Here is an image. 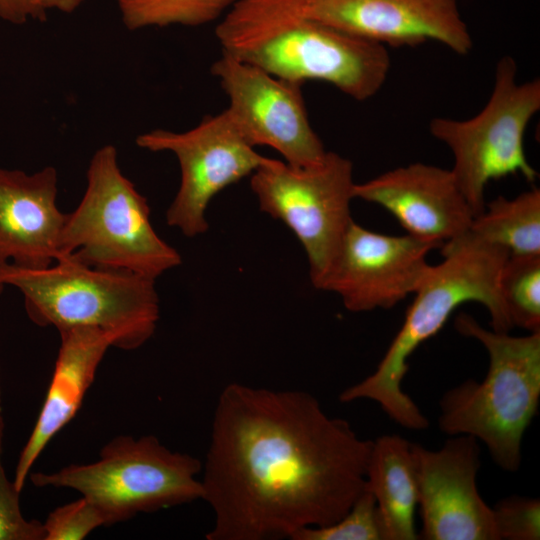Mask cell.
<instances>
[{
  "label": "cell",
  "mask_w": 540,
  "mask_h": 540,
  "mask_svg": "<svg viewBox=\"0 0 540 540\" xmlns=\"http://www.w3.org/2000/svg\"><path fill=\"white\" fill-rule=\"evenodd\" d=\"M53 166L34 173L0 167V267L43 269L60 257L66 213Z\"/></svg>",
  "instance_id": "2e32d148"
},
{
  "label": "cell",
  "mask_w": 540,
  "mask_h": 540,
  "mask_svg": "<svg viewBox=\"0 0 540 540\" xmlns=\"http://www.w3.org/2000/svg\"><path fill=\"white\" fill-rule=\"evenodd\" d=\"M468 234L509 256L540 255V190L492 200L473 218Z\"/></svg>",
  "instance_id": "d6986e66"
},
{
  "label": "cell",
  "mask_w": 540,
  "mask_h": 540,
  "mask_svg": "<svg viewBox=\"0 0 540 540\" xmlns=\"http://www.w3.org/2000/svg\"><path fill=\"white\" fill-rule=\"evenodd\" d=\"M424 540H498L492 508L476 483L479 441L453 435L439 450L413 443Z\"/></svg>",
  "instance_id": "4fadbf2b"
},
{
  "label": "cell",
  "mask_w": 540,
  "mask_h": 540,
  "mask_svg": "<svg viewBox=\"0 0 540 540\" xmlns=\"http://www.w3.org/2000/svg\"><path fill=\"white\" fill-rule=\"evenodd\" d=\"M0 18L16 24L27 21L18 0H0Z\"/></svg>",
  "instance_id": "4316f807"
},
{
  "label": "cell",
  "mask_w": 540,
  "mask_h": 540,
  "mask_svg": "<svg viewBox=\"0 0 540 540\" xmlns=\"http://www.w3.org/2000/svg\"><path fill=\"white\" fill-rule=\"evenodd\" d=\"M435 248L409 234H381L353 220L314 287L336 293L351 312L389 309L415 293L430 267L428 253Z\"/></svg>",
  "instance_id": "7c38bea8"
},
{
  "label": "cell",
  "mask_w": 540,
  "mask_h": 540,
  "mask_svg": "<svg viewBox=\"0 0 540 540\" xmlns=\"http://www.w3.org/2000/svg\"><path fill=\"white\" fill-rule=\"evenodd\" d=\"M292 540H384L374 496L365 489L339 520L300 530Z\"/></svg>",
  "instance_id": "7402d4cb"
},
{
  "label": "cell",
  "mask_w": 540,
  "mask_h": 540,
  "mask_svg": "<svg viewBox=\"0 0 540 540\" xmlns=\"http://www.w3.org/2000/svg\"><path fill=\"white\" fill-rule=\"evenodd\" d=\"M4 286L2 283H0V294L2 293L3 289H4Z\"/></svg>",
  "instance_id": "83f0119b"
},
{
  "label": "cell",
  "mask_w": 540,
  "mask_h": 540,
  "mask_svg": "<svg viewBox=\"0 0 540 540\" xmlns=\"http://www.w3.org/2000/svg\"><path fill=\"white\" fill-rule=\"evenodd\" d=\"M250 176L260 210L282 221L303 246L314 286L353 221L352 162L331 151L310 167H294L268 157Z\"/></svg>",
  "instance_id": "9c48e42d"
},
{
  "label": "cell",
  "mask_w": 540,
  "mask_h": 540,
  "mask_svg": "<svg viewBox=\"0 0 540 540\" xmlns=\"http://www.w3.org/2000/svg\"><path fill=\"white\" fill-rule=\"evenodd\" d=\"M58 332L60 346L50 385L15 470L13 482L20 491L39 455L75 417L104 355L113 347L111 337L95 327L76 326Z\"/></svg>",
  "instance_id": "e0dca14e"
},
{
  "label": "cell",
  "mask_w": 540,
  "mask_h": 540,
  "mask_svg": "<svg viewBox=\"0 0 540 540\" xmlns=\"http://www.w3.org/2000/svg\"><path fill=\"white\" fill-rule=\"evenodd\" d=\"M229 99L225 109L253 147L268 146L294 167L319 164L327 151L313 129L302 85L222 52L211 66Z\"/></svg>",
  "instance_id": "8fae6325"
},
{
  "label": "cell",
  "mask_w": 540,
  "mask_h": 540,
  "mask_svg": "<svg viewBox=\"0 0 540 540\" xmlns=\"http://www.w3.org/2000/svg\"><path fill=\"white\" fill-rule=\"evenodd\" d=\"M354 197L383 207L407 234L439 248L465 235L475 217L451 170L419 162L356 183Z\"/></svg>",
  "instance_id": "9a60e30c"
},
{
  "label": "cell",
  "mask_w": 540,
  "mask_h": 540,
  "mask_svg": "<svg viewBox=\"0 0 540 540\" xmlns=\"http://www.w3.org/2000/svg\"><path fill=\"white\" fill-rule=\"evenodd\" d=\"M440 248L443 261L430 265L401 328L375 371L339 395L343 403L374 401L396 424L410 430H424L429 422L402 388L409 370L408 360L423 342L443 328L460 305L482 304L495 331L509 332L514 328L499 292L501 270L509 253L468 233Z\"/></svg>",
  "instance_id": "3957f363"
},
{
  "label": "cell",
  "mask_w": 540,
  "mask_h": 540,
  "mask_svg": "<svg viewBox=\"0 0 540 540\" xmlns=\"http://www.w3.org/2000/svg\"><path fill=\"white\" fill-rule=\"evenodd\" d=\"M237 0H115L131 31L181 25L197 27L219 21Z\"/></svg>",
  "instance_id": "ffe728a7"
},
{
  "label": "cell",
  "mask_w": 540,
  "mask_h": 540,
  "mask_svg": "<svg viewBox=\"0 0 540 540\" xmlns=\"http://www.w3.org/2000/svg\"><path fill=\"white\" fill-rule=\"evenodd\" d=\"M135 142L142 149L168 151L177 158L180 185L166 211V222L189 238L208 230L210 201L268 158L248 143L226 110L204 116L187 131L154 129L138 135Z\"/></svg>",
  "instance_id": "30bf717a"
},
{
  "label": "cell",
  "mask_w": 540,
  "mask_h": 540,
  "mask_svg": "<svg viewBox=\"0 0 540 540\" xmlns=\"http://www.w3.org/2000/svg\"><path fill=\"white\" fill-rule=\"evenodd\" d=\"M101 526H108L104 513L81 496L49 513L43 523L44 540H81Z\"/></svg>",
  "instance_id": "603a6c76"
},
{
  "label": "cell",
  "mask_w": 540,
  "mask_h": 540,
  "mask_svg": "<svg viewBox=\"0 0 540 540\" xmlns=\"http://www.w3.org/2000/svg\"><path fill=\"white\" fill-rule=\"evenodd\" d=\"M22 10L29 19L46 18L49 10H58L64 13H70L76 10L84 0H18Z\"/></svg>",
  "instance_id": "484cf974"
},
{
  "label": "cell",
  "mask_w": 540,
  "mask_h": 540,
  "mask_svg": "<svg viewBox=\"0 0 540 540\" xmlns=\"http://www.w3.org/2000/svg\"><path fill=\"white\" fill-rule=\"evenodd\" d=\"M455 328L484 346L489 366L481 382L468 379L443 394L439 429L476 438L497 466L516 472L540 401V331L511 336L484 328L466 313L456 317Z\"/></svg>",
  "instance_id": "277c9868"
},
{
  "label": "cell",
  "mask_w": 540,
  "mask_h": 540,
  "mask_svg": "<svg viewBox=\"0 0 540 540\" xmlns=\"http://www.w3.org/2000/svg\"><path fill=\"white\" fill-rule=\"evenodd\" d=\"M215 36L238 60L300 84L326 82L357 101L374 96L390 69L385 46L310 17L304 0H237Z\"/></svg>",
  "instance_id": "7a4b0ae2"
},
{
  "label": "cell",
  "mask_w": 540,
  "mask_h": 540,
  "mask_svg": "<svg viewBox=\"0 0 540 540\" xmlns=\"http://www.w3.org/2000/svg\"><path fill=\"white\" fill-rule=\"evenodd\" d=\"M0 283L20 290L29 319L40 327L89 326L112 346L134 350L154 334L160 317L155 280L62 257L43 269L0 267Z\"/></svg>",
  "instance_id": "5b68a950"
},
{
  "label": "cell",
  "mask_w": 540,
  "mask_h": 540,
  "mask_svg": "<svg viewBox=\"0 0 540 540\" xmlns=\"http://www.w3.org/2000/svg\"><path fill=\"white\" fill-rule=\"evenodd\" d=\"M2 419H3V416H2V414H1V412H0V421H1Z\"/></svg>",
  "instance_id": "f1b7e54d"
},
{
  "label": "cell",
  "mask_w": 540,
  "mask_h": 540,
  "mask_svg": "<svg viewBox=\"0 0 540 540\" xmlns=\"http://www.w3.org/2000/svg\"><path fill=\"white\" fill-rule=\"evenodd\" d=\"M491 508L498 540L540 539L539 498L511 495Z\"/></svg>",
  "instance_id": "cb8c5ba5"
},
{
  "label": "cell",
  "mask_w": 540,
  "mask_h": 540,
  "mask_svg": "<svg viewBox=\"0 0 540 540\" xmlns=\"http://www.w3.org/2000/svg\"><path fill=\"white\" fill-rule=\"evenodd\" d=\"M304 9L322 23L385 47L436 41L466 55L473 46L459 0H304Z\"/></svg>",
  "instance_id": "5bb4252c"
},
{
  "label": "cell",
  "mask_w": 540,
  "mask_h": 540,
  "mask_svg": "<svg viewBox=\"0 0 540 540\" xmlns=\"http://www.w3.org/2000/svg\"><path fill=\"white\" fill-rule=\"evenodd\" d=\"M539 110V78L518 83L516 61L504 56L496 64L491 95L478 114L466 120L430 121L431 135L453 155L450 170L475 216L484 210L489 181L512 174L528 182L538 178L524 151V134Z\"/></svg>",
  "instance_id": "ba28073f"
},
{
  "label": "cell",
  "mask_w": 540,
  "mask_h": 540,
  "mask_svg": "<svg viewBox=\"0 0 540 540\" xmlns=\"http://www.w3.org/2000/svg\"><path fill=\"white\" fill-rule=\"evenodd\" d=\"M372 444L308 392L228 384L202 463L206 539L292 540L334 523L366 489Z\"/></svg>",
  "instance_id": "6da1fadb"
},
{
  "label": "cell",
  "mask_w": 540,
  "mask_h": 540,
  "mask_svg": "<svg viewBox=\"0 0 540 540\" xmlns=\"http://www.w3.org/2000/svg\"><path fill=\"white\" fill-rule=\"evenodd\" d=\"M86 177L80 203L66 213L59 259L153 280L182 263L179 252L155 232L148 201L122 173L113 145L95 151Z\"/></svg>",
  "instance_id": "8992f818"
},
{
  "label": "cell",
  "mask_w": 540,
  "mask_h": 540,
  "mask_svg": "<svg viewBox=\"0 0 540 540\" xmlns=\"http://www.w3.org/2000/svg\"><path fill=\"white\" fill-rule=\"evenodd\" d=\"M366 489L375 498L384 540H415L418 487L413 443L399 435L373 440Z\"/></svg>",
  "instance_id": "ac0fdd59"
},
{
  "label": "cell",
  "mask_w": 540,
  "mask_h": 540,
  "mask_svg": "<svg viewBox=\"0 0 540 540\" xmlns=\"http://www.w3.org/2000/svg\"><path fill=\"white\" fill-rule=\"evenodd\" d=\"M499 292L513 327L540 331V255L509 256L501 270Z\"/></svg>",
  "instance_id": "44dd1931"
},
{
  "label": "cell",
  "mask_w": 540,
  "mask_h": 540,
  "mask_svg": "<svg viewBox=\"0 0 540 540\" xmlns=\"http://www.w3.org/2000/svg\"><path fill=\"white\" fill-rule=\"evenodd\" d=\"M201 471L199 459L170 450L155 436L119 435L102 447L97 461L32 473L30 480L79 492L101 509L109 526L202 499Z\"/></svg>",
  "instance_id": "52a82bcc"
},
{
  "label": "cell",
  "mask_w": 540,
  "mask_h": 540,
  "mask_svg": "<svg viewBox=\"0 0 540 540\" xmlns=\"http://www.w3.org/2000/svg\"><path fill=\"white\" fill-rule=\"evenodd\" d=\"M4 419L0 421V540H44L43 523L28 520L20 507V493L2 462Z\"/></svg>",
  "instance_id": "d4e9b609"
}]
</instances>
